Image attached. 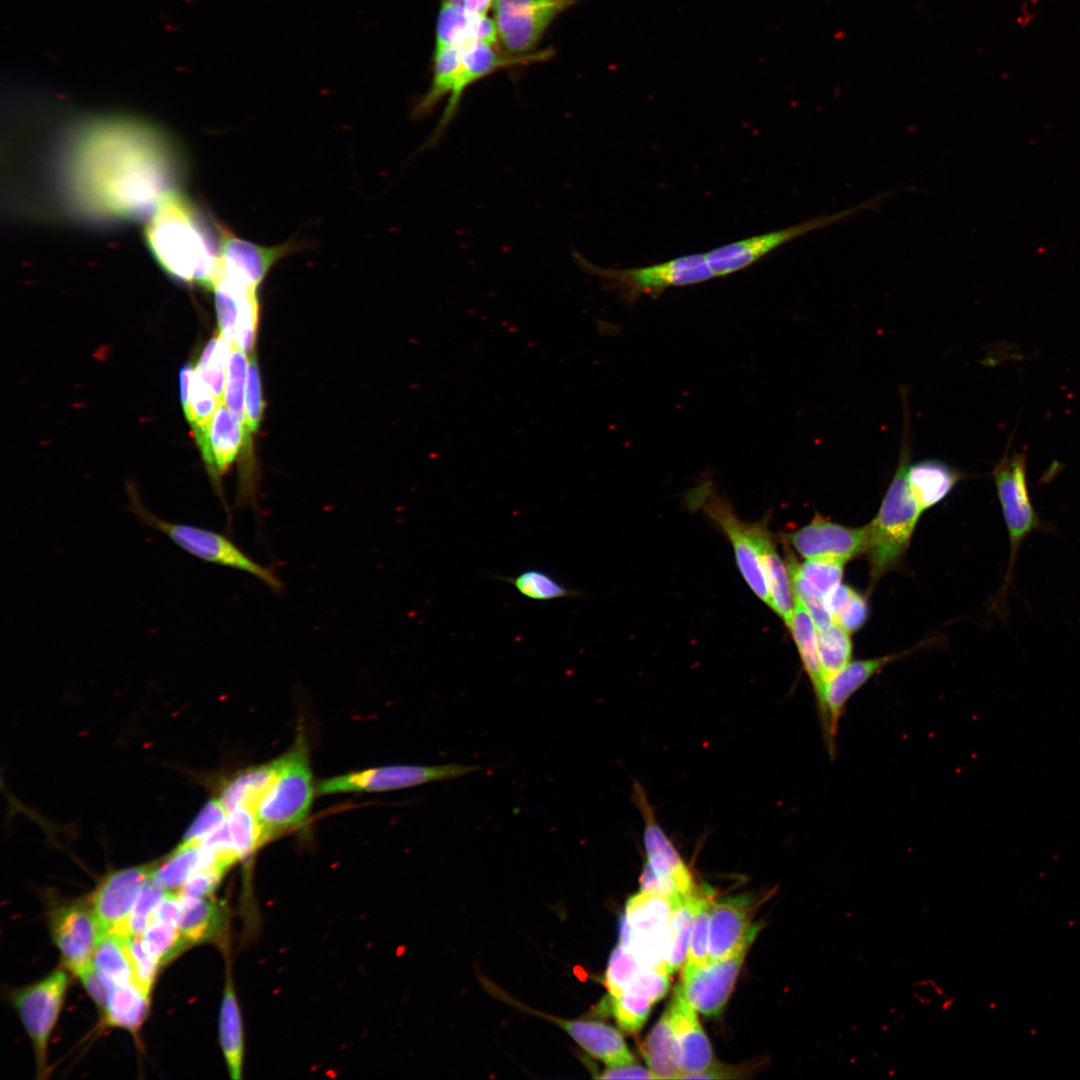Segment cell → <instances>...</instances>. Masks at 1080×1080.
I'll use <instances>...</instances> for the list:
<instances>
[{"label": "cell", "mask_w": 1080, "mask_h": 1080, "mask_svg": "<svg viewBox=\"0 0 1080 1080\" xmlns=\"http://www.w3.org/2000/svg\"><path fill=\"white\" fill-rule=\"evenodd\" d=\"M640 888L642 892L666 897L673 901L683 897L678 890L676 881L673 878L656 874L648 862L645 864L640 877Z\"/></svg>", "instance_id": "6f0895ef"}, {"label": "cell", "mask_w": 1080, "mask_h": 1080, "mask_svg": "<svg viewBox=\"0 0 1080 1080\" xmlns=\"http://www.w3.org/2000/svg\"><path fill=\"white\" fill-rule=\"evenodd\" d=\"M673 1030L669 1011L658 1020L643 1045L644 1058L655 1079H679L674 1057Z\"/></svg>", "instance_id": "74e56055"}, {"label": "cell", "mask_w": 1080, "mask_h": 1080, "mask_svg": "<svg viewBox=\"0 0 1080 1080\" xmlns=\"http://www.w3.org/2000/svg\"><path fill=\"white\" fill-rule=\"evenodd\" d=\"M652 1002L645 996L625 991L619 997H610V1009L617 1024L628 1033L637 1032L647 1020Z\"/></svg>", "instance_id": "c3c4849f"}, {"label": "cell", "mask_w": 1080, "mask_h": 1080, "mask_svg": "<svg viewBox=\"0 0 1080 1080\" xmlns=\"http://www.w3.org/2000/svg\"><path fill=\"white\" fill-rule=\"evenodd\" d=\"M788 628L793 636L803 668L812 685L822 735L824 743L827 745L829 733L824 704L826 679L819 655L817 628L805 605L796 597Z\"/></svg>", "instance_id": "cb8c5ba5"}, {"label": "cell", "mask_w": 1080, "mask_h": 1080, "mask_svg": "<svg viewBox=\"0 0 1080 1080\" xmlns=\"http://www.w3.org/2000/svg\"><path fill=\"white\" fill-rule=\"evenodd\" d=\"M675 901L641 891L626 903L624 915L630 927L628 951L643 970L667 971L669 921Z\"/></svg>", "instance_id": "7c38bea8"}, {"label": "cell", "mask_w": 1080, "mask_h": 1080, "mask_svg": "<svg viewBox=\"0 0 1080 1080\" xmlns=\"http://www.w3.org/2000/svg\"><path fill=\"white\" fill-rule=\"evenodd\" d=\"M760 556L771 597V609L788 627L795 597L787 565L777 552L767 520H764L760 532Z\"/></svg>", "instance_id": "4316f807"}, {"label": "cell", "mask_w": 1080, "mask_h": 1080, "mask_svg": "<svg viewBox=\"0 0 1080 1080\" xmlns=\"http://www.w3.org/2000/svg\"><path fill=\"white\" fill-rule=\"evenodd\" d=\"M227 870L221 866L198 870L181 886V898H210Z\"/></svg>", "instance_id": "11a10c76"}, {"label": "cell", "mask_w": 1080, "mask_h": 1080, "mask_svg": "<svg viewBox=\"0 0 1080 1080\" xmlns=\"http://www.w3.org/2000/svg\"><path fill=\"white\" fill-rule=\"evenodd\" d=\"M221 402L199 378L196 371L190 389L189 405L184 412L193 430L205 425Z\"/></svg>", "instance_id": "f907efd6"}, {"label": "cell", "mask_w": 1080, "mask_h": 1080, "mask_svg": "<svg viewBox=\"0 0 1080 1080\" xmlns=\"http://www.w3.org/2000/svg\"><path fill=\"white\" fill-rule=\"evenodd\" d=\"M543 1016L565 1030L588 1054L608 1066L634 1062V1057L622 1034L615 1028L594 1021L566 1020L544 1014Z\"/></svg>", "instance_id": "d4e9b609"}, {"label": "cell", "mask_w": 1080, "mask_h": 1080, "mask_svg": "<svg viewBox=\"0 0 1080 1080\" xmlns=\"http://www.w3.org/2000/svg\"><path fill=\"white\" fill-rule=\"evenodd\" d=\"M600 1079H655L650 1070L634 1063L619 1066H609L600 1075Z\"/></svg>", "instance_id": "6125c7cd"}, {"label": "cell", "mask_w": 1080, "mask_h": 1080, "mask_svg": "<svg viewBox=\"0 0 1080 1080\" xmlns=\"http://www.w3.org/2000/svg\"><path fill=\"white\" fill-rule=\"evenodd\" d=\"M155 866H137L110 873L99 884L91 906L104 933L121 935L136 899Z\"/></svg>", "instance_id": "ffe728a7"}, {"label": "cell", "mask_w": 1080, "mask_h": 1080, "mask_svg": "<svg viewBox=\"0 0 1080 1080\" xmlns=\"http://www.w3.org/2000/svg\"><path fill=\"white\" fill-rule=\"evenodd\" d=\"M221 229L177 190L161 201L145 228L148 248L173 278L213 290L218 274Z\"/></svg>", "instance_id": "7a4b0ae2"}, {"label": "cell", "mask_w": 1080, "mask_h": 1080, "mask_svg": "<svg viewBox=\"0 0 1080 1080\" xmlns=\"http://www.w3.org/2000/svg\"><path fill=\"white\" fill-rule=\"evenodd\" d=\"M264 403L258 364L254 353L249 357L245 390V424L250 433L255 432L262 418Z\"/></svg>", "instance_id": "f5cc1de1"}, {"label": "cell", "mask_w": 1080, "mask_h": 1080, "mask_svg": "<svg viewBox=\"0 0 1080 1080\" xmlns=\"http://www.w3.org/2000/svg\"><path fill=\"white\" fill-rule=\"evenodd\" d=\"M576 0H494L493 20L498 44L512 56L527 55L551 23Z\"/></svg>", "instance_id": "8fae6325"}, {"label": "cell", "mask_w": 1080, "mask_h": 1080, "mask_svg": "<svg viewBox=\"0 0 1080 1080\" xmlns=\"http://www.w3.org/2000/svg\"><path fill=\"white\" fill-rule=\"evenodd\" d=\"M165 893L166 890L150 876L144 883L120 936H141L151 923L154 911Z\"/></svg>", "instance_id": "7dc6e473"}, {"label": "cell", "mask_w": 1080, "mask_h": 1080, "mask_svg": "<svg viewBox=\"0 0 1080 1080\" xmlns=\"http://www.w3.org/2000/svg\"><path fill=\"white\" fill-rule=\"evenodd\" d=\"M213 290L219 334L233 346L252 354L259 315L257 289L219 278Z\"/></svg>", "instance_id": "d6986e66"}, {"label": "cell", "mask_w": 1080, "mask_h": 1080, "mask_svg": "<svg viewBox=\"0 0 1080 1080\" xmlns=\"http://www.w3.org/2000/svg\"><path fill=\"white\" fill-rule=\"evenodd\" d=\"M130 511L142 524L162 533L195 558L248 573L273 591H282L283 582L273 569L256 562L224 534L195 525L167 521L149 511L135 493H130Z\"/></svg>", "instance_id": "8992f818"}, {"label": "cell", "mask_w": 1080, "mask_h": 1080, "mask_svg": "<svg viewBox=\"0 0 1080 1080\" xmlns=\"http://www.w3.org/2000/svg\"><path fill=\"white\" fill-rule=\"evenodd\" d=\"M442 1H445L447 3L453 4V5H456V6H463V0H442Z\"/></svg>", "instance_id": "003e7915"}, {"label": "cell", "mask_w": 1080, "mask_h": 1080, "mask_svg": "<svg viewBox=\"0 0 1080 1080\" xmlns=\"http://www.w3.org/2000/svg\"><path fill=\"white\" fill-rule=\"evenodd\" d=\"M712 901L709 895L697 893L693 899V921L687 961L697 965L710 963L709 925Z\"/></svg>", "instance_id": "f6af8a7d"}, {"label": "cell", "mask_w": 1080, "mask_h": 1080, "mask_svg": "<svg viewBox=\"0 0 1080 1080\" xmlns=\"http://www.w3.org/2000/svg\"><path fill=\"white\" fill-rule=\"evenodd\" d=\"M574 258L583 270L606 281L629 303L642 296L657 298L670 287L693 285L715 278L705 253L624 269L598 267L577 252H574Z\"/></svg>", "instance_id": "52a82bcc"}, {"label": "cell", "mask_w": 1080, "mask_h": 1080, "mask_svg": "<svg viewBox=\"0 0 1080 1080\" xmlns=\"http://www.w3.org/2000/svg\"><path fill=\"white\" fill-rule=\"evenodd\" d=\"M219 1037L230 1077L240 1080L244 1064V1031L235 988L229 974L220 1006Z\"/></svg>", "instance_id": "f546056e"}, {"label": "cell", "mask_w": 1080, "mask_h": 1080, "mask_svg": "<svg viewBox=\"0 0 1080 1080\" xmlns=\"http://www.w3.org/2000/svg\"><path fill=\"white\" fill-rule=\"evenodd\" d=\"M818 649L826 682L851 662L852 642L849 633L837 623L817 630Z\"/></svg>", "instance_id": "b9f144b4"}, {"label": "cell", "mask_w": 1080, "mask_h": 1080, "mask_svg": "<svg viewBox=\"0 0 1080 1080\" xmlns=\"http://www.w3.org/2000/svg\"><path fill=\"white\" fill-rule=\"evenodd\" d=\"M49 926L69 970L77 975L92 963L103 932L91 905L82 901L59 905L50 914Z\"/></svg>", "instance_id": "2e32d148"}, {"label": "cell", "mask_w": 1080, "mask_h": 1080, "mask_svg": "<svg viewBox=\"0 0 1080 1080\" xmlns=\"http://www.w3.org/2000/svg\"><path fill=\"white\" fill-rule=\"evenodd\" d=\"M1026 468L1025 453H1006L992 472L1010 544L1007 572L996 599L997 609L1004 618L1007 617L1006 598L1013 584L1014 566L1021 545L1033 532H1055L1054 526L1044 521L1034 508Z\"/></svg>", "instance_id": "5b68a950"}, {"label": "cell", "mask_w": 1080, "mask_h": 1080, "mask_svg": "<svg viewBox=\"0 0 1080 1080\" xmlns=\"http://www.w3.org/2000/svg\"><path fill=\"white\" fill-rule=\"evenodd\" d=\"M668 975L665 971L641 969L625 991L645 996L655 1003L662 999L669 989Z\"/></svg>", "instance_id": "9f6ffc18"}, {"label": "cell", "mask_w": 1080, "mask_h": 1080, "mask_svg": "<svg viewBox=\"0 0 1080 1080\" xmlns=\"http://www.w3.org/2000/svg\"><path fill=\"white\" fill-rule=\"evenodd\" d=\"M640 970L632 953L618 944L610 955L604 978L610 997L621 996Z\"/></svg>", "instance_id": "681fc988"}, {"label": "cell", "mask_w": 1080, "mask_h": 1080, "mask_svg": "<svg viewBox=\"0 0 1080 1080\" xmlns=\"http://www.w3.org/2000/svg\"><path fill=\"white\" fill-rule=\"evenodd\" d=\"M500 578L531 600L549 601L578 595L577 591L564 586L551 574L538 568L526 569L513 577Z\"/></svg>", "instance_id": "60d3db41"}, {"label": "cell", "mask_w": 1080, "mask_h": 1080, "mask_svg": "<svg viewBox=\"0 0 1080 1080\" xmlns=\"http://www.w3.org/2000/svg\"><path fill=\"white\" fill-rule=\"evenodd\" d=\"M483 41L497 45L494 20L468 13L462 6L441 1L438 13L434 49Z\"/></svg>", "instance_id": "484cf974"}, {"label": "cell", "mask_w": 1080, "mask_h": 1080, "mask_svg": "<svg viewBox=\"0 0 1080 1080\" xmlns=\"http://www.w3.org/2000/svg\"><path fill=\"white\" fill-rule=\"evenodd\" d=\"M752 903L738 896L712 903L708 953L710 962L727 958L751 945L759 931L752 925Z\"/></svg>", "instance_id": "7402d4cb"}, {"label": "cell", "mask_w": 1080, "mask_h": 1080, "mask_svg": "<svg viewBox=\"0 0 1080 1080\" xmlns=\"http://www.w3.org/2000/svg\"><path fill=\"white\" fill-rule=\"evenodd\" d=\"M92 963L110 988L135 982L133 966L123 936L115 933L102 934L94 950Z\"/></svg>", "instance_id": "8d00e7d4"}, {"label": "cell", "mask_w": 1080, "mask_h": 1080, "mask_svg": "<svg viewBox=\"0 0 1080 1080\" xmlns=\"http://www.w3.org/2000/svg\"><path fill=\"white\" fill-rule=\"evenodd\" d=\"M126 947L133 966L135 982L149 995L160 962L144 946L140 936L125 937Z\"/></svg>", "instance_id": "816d5d0a"}, {"label": "cell", "mask_w": 1080, "mask_h": 1080, "mask_svg": "<svg viewBox=\"0 0 1080 1080\" xmlns=\"http://www.w3.org/2000/svg\"><path fill=\"white\" fill-rule=\"evenodd\" d=\"M787 541L805 559H834L846 562L866 554L869 541L868 525L847 527L824 519L785 535Z\"/></svg>", "instance_id": "ac0fdd59"}, {"label": "cell", "mask_w": 1080, "mask_h": 1080, "mask_svg": "<svg viewBox=\"0 0 1080 1080\" xmlns=\"http://www.w3.org/2000/svg\"><path fill=\"white\" fill-rule=\"evenodd\" d=\"M182 910L183 900L180 894H176L173 891H166L163 899L154 911L152 921H160L179 928Z\"/></svg>", "instance_id": "94428289"}, {"label": "cell", "mask_w": 1080, "mask_h": 1080, "mask_svg": "<svg viewBox=\"0 0 1080 1080\" xmlns=\"http://www.w3.org/2000/svg\"><path fill=\"white\" fill-rule=\"evenodd\" d=\"M479 765L449 763L441 765H389L354 771L324 779L317 785L318 794L381 792L451 780L481 770Z\"/></svg>", "instance_id": "30bf717a"}, {"label": "cell", "mask_w": 1080, "mask_h": 1080, "mask_svg": "<svg viewBox=\"0 0 1080 1080\" xmlns=\"http://www.w3.org/2000/svg\"><path fill=\"white\" fill-rule=\"evenodd\" d=\"M853 593L851 587L839 584L824 597V606L833 619L847 606Z\"/></svg>", "instance_id": "be15d7a7"}, {"label": "cell", "mask_w": 1080, "mask_h": 1080, "mask_svg": "<svg viewBox=\"0 0 1080 1080\" xmlns=\"http://www.w3.org/2000/svg\"><path fill=\"white\" fill-rule=\"evenodd\" d=\"M468 44L434 49L431 83L412 109L414 118L421 119L428 116L441 100L450 96L461 67L462 52Z\"/></svg>", "instance_id": "e575fe53"}, {"label": "cell", "mask_w": 1080, "mask_h": 1080, "mask_svg": "<svg viewBox=\"0 0 1080 1080\" xmlns=\"http://www.w3.org/2000/svg\"><path fill=\"white\" fill-rule=\"evenodd\" d=\"M887 193L840 212L819 216L799 224L753 236L717 247L705 253L715 277L746 269L778 247L807 233L845 221L856 214L878 207Z\"/></svg>", "instance_id": "9c48e42d"}, {"label": "cell", "mask_w": 1080, "mask_h": 1080, "mask_svg": "<svg viewBox=\"0 0 1080 1080\" xmlns=\"http://www.w3.org/2000/svg\"><path fill=\"white\" fill-rule=\"evenodd\" d=\"M692 504L701 508L728 537L738 569L753 593L771 608V597L760 556V532L764 520L748 523L741 520L732 506L703 484L689 494Z\"/></svg>", "instance_id": "ba28073f"}, {"label": "cell", "mask_w": 1080, "mask_h": 1080, "mask_svg": "<svg viewBox=\"0 0 1080 1080\" xmlns=\"http://www.w3.org/2000/svg\"><path fill=\"white\" fill-rule=\"evenodd\" d=\"M551 55L552 50L546 49L527 55L512 56L506 54L500 48H496L495 45L483 41L469 43L462 52L461 67L447 105L424 147L433 148L441 140L447 127L457 114L465 91L472 84L497 70L519 64L545 61Z\"/></svg>", "instance_id": "5bb4252c"}, {"label": "cell", "mask_w": 1080, "mask_h": 1080, "mask_svg": "<svg viewBox=\"0 0 1080 1080\" xmlns=\"http://www.w3.org/2000/svg\"><path fill=\"white\" fill-rule=\"evenodd\" d=\"M228 817V813L219 799H212L200 810L198 815L188 827L183 842L199 843L208 834L221 826Z\"/></svg>", "instance_id": "db71d44e"}, {"label": "cell", "mask_w": 1080, "mask_h": 1080, "mask_svg": "<svg viewBox=\"0 0 1080 1080\" xmlns=\"http://www.w3.org/2000/svg\"><path fill=\"white\" fill-rule=\"evenodd\" d=\"M207 472L220 493V478L226 473L248 439V429L221 403L212 418L193 430Z\"/></svg>", "instance_id": "44dd1931"}, {"label": "cell", "mask_w": 1080, "mask_h": 1080, "mask_svg": "<svg viewBox=\"0 0 1080 1080\" xmlns=\"http://www.w3.org/2000/svg\"><path fill=\"white\" fill-rule=\"evenodd\" d=\"M77 976L81 980L87 993L97 1004L98 1008L104 1013L109 1000L111 988L101 978L93 963L82 969Z\"/></svg>", "instance_id": "91938a15"}, {"label": "cell", "mask_w": 1080, "mask_h": 1080, "mask_svg": "<svg viewBox=\"0 0 1080 1080\" xmlns=\"http://www.w3.org/2000/svg\"><path fill=\"white\" fill-rule=\"evenodd\" d=\"M904 403V425L896 471L884 495L879 512L868 525L869 541L866 554L871 575L877 579L884 574L907 549L918 519L923 512L909 484L911 437L906 391H901Z\"/></svg>", "instance_id": "3957f363"}, {"label": "cell", "mask_w": 1080, "mask_h": 1080, "mask_svg": "<svg viewBox=\"0 0 1080 1080\" xmlns=\"http://www.w3.org/2000/svg\"><path fill=\"white\" fill-rule=\"evenodd\" d=\"M218 866L215 853L196 842H182L151 874L153 881L166 891L181 886L198 870Z\"/></svg>", "instance_id": "1f68e13d"}, {"label": "cell", "mask_w": 1080, "mask_h": 1080, "mask_svg": "<svg viewBox=\"0 0 1080 1080\" xmlns=\"http://www.w3.org/2000/svg\"><path fill=\"white\" fill-rule=\"evenodd\" d=\"M149 1007V995L135 982L115 985L110 990L104 1015L107 1025L136 1032L143 1023Z\"/></svg>", "instance_id": "d590c367"}, {"label": "cell", "mask_w": 1080, "mask_h": 1080, "mask_svg": "<svg viewBox=\"0 0 1080 1080\" xmlns=\"http://www.w3.org/2000/svg\"><path fill=\"white\" fill-rule=\"evenodd\" d=\"M196 368L191 364H185L179 372L180 397L184 412L188 409L190 389Z\"/></svg>", "instance_id": "e7e4bbea"}, {"label": "cell", "mask_w": 1080, "mask_h": 1080, "mask_svg": "<svg viewBox=\"0 0 1080 1080\" xmlns=\"http://www.w3.org/2000/svg\"><path fill=\"white\" fill-rule=\"evenodd\" d=\"M844 564L840 560L824 558L806 559L799 564L789 554L787 568L794 596L800 600L811 597L824 599L840 584Z\"/></svg>", "instance_id": "f1b7e54d"}, {"label": "cell", "mask_w": 1080, "mask_h": 1080, "mask_svg": "<svg viewBox=\"0 0 1080 1080\" xmlns=\"http://www.w3.org/2000/svg\"><path fill=\"white\" fill-rule=\"evenodd\" d=\"M279 769V757L251 768L232 778L223 788L220 802L229 814L238 807L255 810L272 785Z\"/></svg>", "instance_id": "836d02e7"}, {"label": "cell", "mask_w": 1080, "mask_h": 1080, "mask_svg": "<svg viewBox=\"0 0 1080 1080\" xmlns=\"http://www.w3.org/2000/svg\"><path fill=\"white\" fill-rule=\"evenodd\" d=\"M634 792L645 823L643 831L645 852L655 853L664 858L673 870L680 894L683 897L694 896L698 889L688 867L655 819L641 787Z\"/></svg>", "instance_id": "83f0119b"}, {"label": "cell", "mask_w": 1080, "mask_h": 1080, "mask_svg": "<svg viewBox=\"0 0 1080 1080\" xmlns=\"http://www.w3.org/2000/svg\"><path fill=\"white\" fill-rule=\"evenodd\" d=\"M179 176L175 150L160 131L126 118L93 120L70 139L62 177L74 206L99 219L148 218Z\"/></svg>", "instance_id": "6da1fadb"}, {"label": "cell", "mask_w": 1080, "mask_h": 1080, "mask_svg": "<svg viewBox=\"0 0 1080 1080\" xmlns=\"http://www.w3.org/2000/svg\"><path fill=\"white\" fill-rule=\"evenodd\" d=\"M232 348L233 345L220 334L214 336L203 349L195 367L199 378L221 402Z\"/></svg>", "instance_id": "ab89813d"}, {"label": "cell", "mask_w": 1080, "mask_h": 1080, "mask_svg": "<svg viewBox=\"0 0 1080 1080\" xmlns=\"http://www.w3.org/2000/svg\"><path fill=\"white\" fill-rule=\"evenodd\" d=\"M313 795L309 748L300 735L293 747L279 757L277 775L255 810L266 842L303 827Z\"/></svg>", "instance_id": "277c9868"}, {"label": "cell", "mask_w": 1080, "mask_h": 1080, "mask_svg": "<svg viewBox=\"0 0 1080 1080\" xmlns=\"http://www.w3.org/2000/svg\"><path fill=\"white\" fill-rule=\"evenodd\" d=\"M227 824L240 860H248L266 843L255 813L246 807H238L231 811L227 817Z\"/></svg>", "instance_id": "7bdbcfd3"}, {"label": "cell", "mask_w": 1080, "mask_h": 1080, "mask_svg": "<svg viewBox=\"0 0 1080 1080\" xmlns=\"http://www.w3.org/2000/svg\"><path fill=\"white\" fill-rule=\"evenodd\" d=\"M494 0H463V8L470 14L486 16Z\"/></svg>", "instance_id": "03108f58"}, {"label": "cell", "mask_w": 1080, "mask_h": 1080, "mask_svg": "<svg viewBox=\"0 0 1080 1080\" xmlns=\"http://www.w3.org/2000/svg\"><path fill=\"white\" fill-rule=\"evenodd\" d=\"M179 930L188 945L216 941L224 933L227 911L224 904L210 898H182Z\"/></svg>", "instance_id": "4dcf8cb0"}, {"label": "cell", "mask_w": 1080, "mask_h": 1080, "mask_svg": "<svg viewBox=\"0 0 1080 1080\" xmlns=\"http://www.w3.org/2000/svg\"><path fill=\"white\" fill-rule=\"evenodd\" d=\"M749 946L705 965L685 963L680 986L685 999L695 1010L706 1016L718 1015L723 1010Z\"/></svg>", "instance_id": "e0dca14e"}, {"label": "cell", "mask_w": 1080, "mask_h": 1080, "mask_svg": "<svg viewBox=\"0 0 1080 1080\" xmlns=\"http://www.w3.org/2000/svg\"><path fill=\"white\" fill-rule=\"evenodd\" d=\"M67 984L66 972L57 970L41 981L18 990L12 997L32 1041L40 1076L47 1071L48 1041L59 1015Z\"/></svg>", "instance_id": "4fadbf2b"}, {"label": "cell", "mask_w": 1080, "mask_h": 1080, "mask_svg": "<svg viewBox=\"0 0 1080 1080\" xmlns=\"http://www.w3.org/2000/svg\"><path fill=\"white\" fill-rule=\"evenodd\" d=\"M248 362L247 353L233 346L228 359L223 398V403L243 424H245V390Z\"/></svg>", "instance_id": "ee69618b"}, {"label": "cell", "mask_w": 1080, "mask_h": 1080, "mask_svg": "<svg viewBox=\"0 0 1080 1080\" xmlns=\"http://www.w3.org/2000/svg\"><path fill=\"white\" fill-rule=\"evenodd\" d=\"M960 478L958 471L937 459L910 464L908 469L911 490L923 511L945 499Z\"/></svg>", "instance_id": "d6a6232c"}, {"label": "cell", "mask_w": 1080, "mask_h": 1080, "mask_svg": "<svg viewBox=\"0 0 1080 1080\" xmlns=\"http://www.w3.org/2000/svg\"><path fill=\"white\" fill-rule=\"evenodd\" d=\"M868 606L865 598L854 591L847 606L834 618V622L848 633L856 632L866 622Z\"/></svg>", "instance_id": "680465c9"}, {"label": "cell", "mask_w": 1080, "mask_h": 1080, "mask_svg": "<svg viewBox=\"0 0 1080 1080\" xmlns=\"http://www.w3.org/2000/svg\"><path fill=\"white\" fill-rule=\"evenodd\" d=\"M694 896L680 897L674 902L669 921V948L665 959L668 974L678 970L685 961L691 938Z\"/></svg>", "instance_id": "f35d334b"}, {"label": "cell", "mask_w": 1080, "mask_h": 1080, "mask_svg": "<svg viewBox=\"0 0 1080 1080\" xmlns=\"http://www.w3.org/2000/svg\"><path fill=\"white\" fill-rule=\"evenodd\" d=\"M141 938L160 963L168 962L188 946L178 927L160 921H152Z\"/></svg>", "instance_id": "bcb514c9"}, {"label": "cell", "mask_w": 1080, "mask_h": 1080, "mask_svg": "<svg viewBox=\"0 0 1080 1080\" xmlns=\"http://www.w3.org/2000/svg\"><path fill=\"white\" fill-rule=\"evenodd\" d=\"M303 247L304 244L296 240L274 246H262L242 239L222 227L216 281L219 278H225L257 289L278 261L300 251Z\"/></svg>", "instance_id": "9a60e30c"}, {"label": "cell", "mask_w": 1080, "mask_h": 1080, "mask_svg": "<svg viewBox=\"0 0 1080 1080\" xmlns=\"http://www.w3.org/2000/svg\"><path fill=\"white\" fill-rule=\"evenodd\" d=\"M667 1010L672 1023L674 1057L680 1071L679 1079L711 1067L713 1052L710 1042L680 985L675 988Z\"/></svg>", "instance_id": "603a6c76"}]
</instances>
